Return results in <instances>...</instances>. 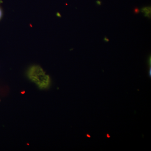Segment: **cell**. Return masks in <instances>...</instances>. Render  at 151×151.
Here are the masks:
<instances>
[{
  "label": "cell",
  "instance_id": "10",
  "mask_svg": "<svg viewBox=\"0 0 151 151\" xmlns=\"http://www.w3.org/2000/svg\"><path fill=\"white\" fill-rule=\"evenodd\" d=\"M86 136H87V137H90V136H89V135H86Z\"/></svg>",
  "mask_w": 151,
  "mask_h": 151
},
{
  "label": "cell",
  "instance_id": "1",
  "mask_svg": "<svg viewBox=\"0 0 151 151\" xmlns=\"http://www.w3.org/2000/svg\"><path fill=\"white\" fill-rule=\"evenodd\" d=\"M27 76L40 89H47L50 86L51 80L49 76L39 65L30 67L27 71Z\"/></svg>",
  "mask_w": 151,
  "mask_h": 151
},
{
  "label": "cell",
  "instance_id": "6",
  "mask_svg": "<svg viewBox=\"0 0 151 151\" xmlns=\"http://www.w3.org/2000/svg\"><path fill=\"white\" fill-rule=\"evenodd\" d=\"M148 62H149V65H150V66H151V56H150V57L149 58Z\"/></svg>",
  "mask_w": 151,
  "mask_h": 151
},
{
  "label": "cell",
  "instance_id": "2",
  "mask_svg": "<svg viewBox=\"0 0 151 151\" xmlns=\"http://www.w3.org/2000/svg\"><path fill=\"white\" fill-rule=\"evenodd\" d=\"M141 12L145 14V16L148 17L149 18L151 17V7H146L141 9Z\"/></svg>",
  "mask_w": 151,
  "mask_h": 151
},
{
  "label": "cell",
  "instance_id": "5",
  "mask_svg": "<svg viewBox=\"0 0 151 151\" xmlns=\"http://www.w3.org/2000/svg\"><path fill=\"white\" fill-rule=\"evenodd\" d=\"M104 40L106 42H108L109 41V40L106 37L104 38Z\"/></svg>",
  "mask_w": 151,
  "mask_h": 151
},
{
  "label": "cell",
  "instance_id": "4",
  "mask_svg": "<svg viewBox=\"0 0 151 151\" xmlns=\"http://www.w3.org/2000/svg\"><path fill=\"white\" fill-rule=\"evenodd\" d=\"M2 11L0 7V20L1 19L2 17Z\"/></svg>",
  "mask_w": 151,
  "mask_h": 151
},
{
  "label": "cell",
  "instance_id": "8",
  "mask_svg": "<svg viewBox=\"0 0 151 151\" xmlns=\"http://www.w3.org/2000/svg\"><path fill=\"white\" fill-rule=\"evenodd\" d=\"M97 4H98V5L101 4V2H100V1H97Z\"/></svg>",
  "mask_w": 151,
  "mask_h": 151
},
{
  "label": "cell",
  "instance_id": "3",
  "mask_svg": "<svg viewBox=\"0 0 151 151\" xmlns=\"http://www.w3.org/2000/svg\"><path fill=\"white\" fill-rule=\"evenodd\" d=\"M139 9H138V8H135L134 9V13L135 14H137L139 13Z\"/></svg>",
  "mask_w": 151,
  "mask_h": 151
},
{
  "label": "cell",
  "instance_id": "9",
  "mask_svg": "<svg viewBox=\"0 0 151 151\" xmlns=\"http://www.w3.org/2000/svg\"><path fill=\"white\" fill-rule=\"evenodd\" d=\"M107 137H108V138L110 137V136H109V135H108V134L107 135Z\"/></svg>",
  "mask_w": 151,
  "mask_h": 151
},
{
  "label": "cell",
  "instance_id": "7",
  "mask_svg": "<svg viewBox=\"0 0 151 151\" xmlns=\"http://www.w3.org/2000/svg\"><path fill=\"white\" fill-rule=\"evenodd\" d=\"M149 76H150V77H151V67L150 68V70H149Z\"/></svg>",
  "mask_w": 151,
  "mask_h": 151
}]
</instances>
